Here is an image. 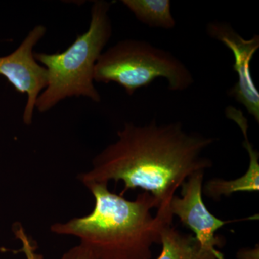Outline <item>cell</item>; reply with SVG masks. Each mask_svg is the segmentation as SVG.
Wrapping results in <instances>:
<instances>
[{
    "label": "cell",
    "mask_w": 259,
    "mask_h": 259,
    "mask_svg": "<svg viewBox=\"0 0 259 259\" xmlns=\"http://www.w3.org/2000/svg\"><path fill=\"white\" fill-rule=\"evenodd\" d=\"M122 3L148 26L167 30L176 26L169 0H123Z\"/></svg>",
    "instance_id": "10"
},
{
    "label": "cell",
    "mask_w": 259,
    "mask_h": 259,
    "mask_svg": "<svg viewBox=\"0 0 259 259\" xmlns=\"http://www.w3.org/2000/svg\"><path fill=\"white\" fill-rule=\"evenodd\" d=\"M95 198V207L83 217L56 223L51 231L60 236L79 238L80 244L96 259H151L153 244H160L163 223L173 216L151 210L158 209L157 200L148 192L134 201L112 193L108 184L89 182L83 185Z\"/></svg>",
    "instance_id": "2"
},
{
    "label": "cell",
    "mask_w": 259,
    "mask_h": 259,
    "mask_svg": "<svg viewBox=\"0 0 259 259\" xmlns=\"http://www.w3.org/2000/svg\"><path fill=\"white\" fill-rule=\"evenodd\" d=\"M166 79L168 90L182 92L193 84V76L169 51L144 40L127 39L102 52L95 65L94 80L114 82L131 96L155 80Z\"/></svg>",
    "instance_id": "4"
},
{
    "label": "cell",
    "mask_w": 259,
    "mask_h": 259,
    "mask_svg": "<svg viewBox=\"0 0 259 259\" xmlns=\"http://www.w3.org/2000/svg\"><path fill=\"white\" fill-rule=\"evenodd\" d=\"M214 141L187 132L179 122L158 125L152 120L144 126L128 122L78 179L83 185L122 182L124 191L144 190L157 200L158 210L170 211L172 197L187 179L212 166L203 153Z\"/></svg>",
    "instance_id": "1"
},
{
    "label": "cell",
    "mask_w": 259,
    "mask_h": 259,
    "mask_svg": "<svg viewBox=\"0 0 259 259\" xmlns=\"http://www.w3.org/2000/svg\"><path fill=\"white\" fill-rule=\"evenodd\" d=\"M212 38L219 40L233 52V69L238 74V81L229 91V96L244 105L247 111L259 122V93L252 79L250 62L259 49V36L243 38L229 23L212 22L207 26Z\"/></svg>",
    "instance_id": "7"
},
{
    "label": "cell",
    "mask_w": 259,
    "mask_h": 259,
    "mask_svg": "<svg viewBox=\"0 0 259 259\" xmlns=\"http://www.w3.org/2000/svg\"><path fill=\"white\" fill-rule=\"evenodd\" d=\"M238 259H258V246L253 249H242L237 253Z\"/></svg>",
    "instance_id": "12"
},
{
    "label": "cell",
    "mask_w": 259,
    "mask_h": 259,
    "mask_svg": "<svg viewBox=\"0 0 259 259\" xmlns=\"http://www.w3.org/2000/svg\"><path fill=\"white\" fill-rule=\"evenodd\" d=\"M236 124L244 137L243 144L249 156V166L243 176L236 180L227 181L214 178L208 181L202 187V194L214 201L220 200L222 197H229L236 192H253L259 190V153L248 140V120L241 118L237 121Z\"/></svg>",
    "instance_id": "8"
},
{
    "label": "cell",
    "mask_w": 259,
    "mask_h": 259,
    "mask_svg": "<svg viewBox=\"0 0 259 259\" xmlns=\"http://www.w3.org/2000/svg\"><path fill=\"white\" fill-rule=\"evenodd\" d=\"M111 4L95 1L88 31L78 35L66 50L56 54L34 53L47 70V88L37 98L35 108L45 113L68 97H84L95 102L101 97L94 84L95 65L112 34L108 15Z\"/></svg>",
    "instance_id": "3"
},
{
    "label": "cell",
    "mask_w": 259,
    "mask_h": 259,
    "mask_svg": "<svg viewBox=\"0 0 259 259\" xmlns=\"http://www.w3.org/2000/svg\"><path fill=\"white\" fill-rule=\"evenodd\" d=\"M61 259H96L86 247L81 244L75 245L64 253Z\"/></svg>",
    "instance_id": "11"
},
{
    "label": "cell",
    "mask_w": 259,
    "mask_h": 259,
    "mask_svg": "<svg viewBox=\"0 0 259 259\" xmlns=\"http://www.w3.org/2000/svg\"><path fill=\"white\" fill-rule=\"evenodd\" d=\"M162 249L156 259H224L221 252L205 249L192 234L182 233L172 226V221L163 223L160 233Z\"/></svg>",
    "instance_id": "9"
},
{
    "label": "cell",
    "mask_w": 259,
    "mask_h": 259,
    "mask_svg": "<svg viewBox=\"0 0 259 259\" xmlns=\"http://www.w3.org/2000/svg\"><path fill=\"white\" fill-rule=\"evenodd\" d=\"M204 172L199 171L189 177L181 188V197L175 194L169 204L172 215L193 232L201 245L211 251H218L222 238L216 236L220 228L232 221H223L212 214L202 199Z\"/></svg>",
    "instance_id": "6"
},
{
    "label": "cell",
    "mask_w": 259,
    "mask_h": 259,
    "mask_svg": "<svg viewBox=\"0 0 259 259\" xmlns=\"http://www.w3.org/2000/svg\"><path fill=\"white\" fill-rule=\"evenodd\" d=\"M47 28L44 25L34 27L23 42L9 55L0 57V75L5 76L17 92L26 94V105L23 122L31 125L37 98L48 83L47 70L34 57L33 49L44 37Z\"/></svg>",
    "instance_id": "5"
}]
</instances>
